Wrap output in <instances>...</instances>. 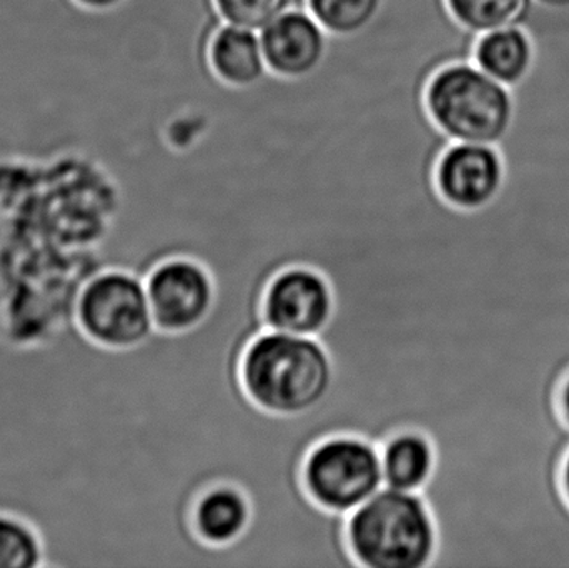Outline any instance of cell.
<instances>
[{
  "instance_id": "6da1fadb",
  "label": "cell",
  "mask_w": 569,
  "mask_h": 568,
  "mask_svg": "<svg viewBox=\"0 0 569 568\" xmlns=\"http://www.w3.org/2000/svg\"><path fill=\"white\" fill-rule=\"evenodd\" d=\"M333 362L318 337L267 329L242 362L250 399L270 413L298 416L317 409L333 386Z\"/></svg>"
},
{
  "instance_id": "7a4b0ae2",
  "label": "cell",
  "mask_w": 569,
  "mask_h": 568,
  "mask_svg": "<svg viewBox=\"0 0 569 568\" xmlns=\"http://www.w3.org/2000/svg\"><path fill=\"white\" fill-rule=\"evenodd\" d=\"M423 106L448 142L500 146L515 122L513 89L485 73L473 60H453L428 76Z\"/></svg>"
},
{
  "instance_id": "3957f363",
  "label": "cell",
  "mask_w": 569,
  "mask_h": 568,
  "mask_svg": "<svg viewBox=\"0 0 569 568\" xmlns=\"http://www.w3.org/2000/svg\"><path fill=\"white\" fill-rule=\"evenodd\" d=\"M70 329L100 356H127L157 332L142 277L120 263H100L77 289Z\"/></svg>"
},
{
  "instance_id": "277c9868",
  "label": "cell",
  "mask_w": 569,
  "mask_h": 568,
  "mask_svg": "<svg viewBox=\"0 0 569 568\" xmlns=\"http://www.w3.org/2000/svg\"><path fill=\"white\" fill-rule=\"evenodd\" d=\"M348 546L360 568H430L437 524L420 492L383 487L348 516Z\"/></svg>"
},
{
  "instance_id": "5b68a950",
  "label": "cell",
  "mask_w": 569,
  "mask_h": 568,
  "mask_svg": "<svg viewBox=\"0 0 569 568\" xmlns=\"http://www.w3.org/2000/svg\"><path fill=\"white\" fill-rule=\"evenodd\" d=\"M301 477L318 506L350 516L385 487L380 447L357 436L328 437L308 452Z\"/></svg>"
},
{
  "instance_id": "8992f818",
  "label": "cell",
  "mask_w": 569,
  "mask_h": 568,
  "mask_svg": "<svg viewBox=\"0 0 569 568\" xmlns=\"http://www.w3.org/2000/svg\"><path fill=\"white\" fill-rule=\"evenodd\" d=\"M143 282L159 332H187L212 312L216 286L209 270L196 260H166Z\"/></svg>"
},
{
  "instance_id": "52a82bcc",
  "label": "cell",
  "mask_w": 569,
  "mask_h": 568,
  "mask_svg": "<svg viewBox=\"0 0 569 568\" xmlns=\"http://www.w3.org/2000/svg\"><path fill=\"white\" fill-rule=\"evenodd\" d=\"M333 310L330 282L308 267H290L280 272L263 297L267 329L295 336H320Z\"/></svg>"
},
{
  "instance_id": "ba28073f",
  "label": "cell",
  "mask_w": 569,
  "mask_h": 568,
  "mask_svg": "<svg viewBox=\"0 0 569 568\" xmlns=\"http://www.w3.org/2000/svg\"><path fill=\"white\" fill-rule=\"evenodd\" d=\"M433 180L448 206L483 209L497 199L503 187V153L497 146L450 142L435 163Z\"/></svg>"
},
{
  "instance_id": "9c48e42d",
  "label": "cell",
  "mask_w": 569,
  "mask_h": 568,
  "mask_svg": "<svg viewBox=\"0 0 569 568\" xmlns=\"http://www.w3.org/2000/svg\"><path fill=\"white\" fill-rule=\"evenodd\" d=\"M270 73L283 80L317 76L328 60L331 36L308 10L290 9L260 33Z\"/></svg>"
},
{
  "instance_id": "30bf717a",
  "label": "cell",
  "mask_w": 569,
  "mask_h": 568,
  "mask_svg": "<svg viewBox=\"0 0 569 568\" xmlns=\"http://www.w3.org/2000/svg\"><path fill=\"white\" fill-rule=\"evenodd\" d=\"M210 72L227 89L249 90L269 79L262 40L256 30L223 23L207 42Z\"/></svg>"
},
{
  "instance_id": "8fae6325",
  "label": "cell",
  "mask_w": 569,
  "mask_h": 568,
  "mask_svg": "<svg viewBox=\"0 0 569 568\" xmlns=\"http://www.w3.org/2000/svg\"><path fill=\"white\" fill-rule=\"evenodd\" d=\"M252 506L239 487L219 484L207 489L193 506L192 522L197 536L210 546L237 542L249 529Z\"/></svg>"
},
{
  "instance_id": "7c38bea8",
  "label": "cell",
  "mask_w": 569,
  "mask_h": 568,
  "mask_svg": "<svg viewBox=\"0 0 569 568\" xmlns=\"http://www.w3.org/2000/svg\"><path fill=\"white\" fill-rule=\"evenodd\" d=\"M535 42L527 27H510L480 36L471 60L488 76L510 89H517L535 66Z\"/></svg>"
},
{
  "instance_id": "4fadbf2b",
  "label": "cell",
  "mask_w": 569,
  "mask_h": 568,
  "mask_svg": "<svg viewBox=\"0 0 569 568\" xmlns=\"http://www.w3.org/2000/svg\"><path fill=\"white\" fill-rule=\"evenodd\" d=\"M385 487L421 492L435 470V447L425 434L403 430L380 447Z\"/></svg>"
},
{
  "instance_id": "5bb4252c",
  "label": "cell",
  "mask_w": 569,
  "mask_h": 568,
  "mask_svg": "<svg viewBox=\"0 0 569 568\" xmlns=\"http://www.w3.org/2000/svg\"><path fill=\"white\" fill-rule=\"evenodd\" d=\"M458 27L480 37L495 30L525 27L537 0H443Z\"/></svg>"
},
{
  "instance_id": "9a60e30c",
  "label": "cell",
  "mask_w": 569,
  "mask_h": 568,
  "mask_svg": "<svg viewBox=\"0 0 569 568\" xmlns=\"http://www.w3.org/2000/svg\"><path fill=\"white\" fill-rule=\"evenodd\" d=\"M46 536L36 520L0 507V568H40L49 564Z\"/></svg>"
},
{
  "instance_id": "2e32d148",
  "label": "cell",
  "mask_w": 569,
  "mask_h": 568,
  "mask_svg": "<svg viewBox=\"0 0 569 568\" xmlns=\"http://www.w3.org/2000/svg\"><path fill=\"white\" fill-rule=\"evenodd\" d=\"M308 12L337 39H353L380 19L387 0H305Z\"/></svg>"
},
{
  "instance_id": "e0dca14e",
  "label": "cell",
  "mask_w": 569,
  "mask_h": 568,
  "mask_svg": "<svg viewBox=\"0 0 569 568\" xmlns=\"http://www.w3.org/2000/svg\"><path fill=\"white\" fill-rule=\"evenodd\" d=\"M223 23L263 30L291 9L293 0H212Z\"/></svg>"
},
{
  "instance_id": "ac0fdd59",
  "label": "cell",
  "mask_w": 569,
  "mask_h": 568,
  "mask_svg": "<svg viewBox=\"0 0 569 568\" xmlns=\"http://www.w3.org/2000/svg\"><path fill=\"white\" fill-rule=\"evenodd\" d=\"M72 7L92 16H106L126 6L127 0H69Z\"/></svg>"
},
{
  "instance_id": "d6986e66",
  "label": "cell",
  "mask_w": 569,
  "mask_h": 568,
  "mask_svg": "<svg viewBox=\"0 0 569 568\" xmlns=\"http://www.w3.org/2000/svg\"><path fill=\"white\" fill-rule=\"evenodd\" d=\"M561 412H563L565 420L569 426V377L565 382L563 390H561Z\"/></svg>"
},
{
  "instance_id": "ffe728a7",
  "label": "cell",
  "mask_w": 569,
  "mask_h": 568,
  "mask_svg": "<svg viewBox=\"0 0 569 568\" xmlns=\"http://www.w3.org/2000/svg\"><path fill=\"white\" fill-rule=\"evenodd\" d=\"M538 6L548 7V9H561L568 7L569 0H537Z\"/></svg>"
},
{
  "instance_id": "44dd1931",
  "label": "cell",
  "mask_w": 569,
  "mask_h": 568,
  "mask_svg": "<svg viewBox=\"0 0 569 568\" xmlns=\"http://www.w3.org/2000/svg\"><path fill=\"white\" fill-rule=\"evenodd\" d=\"M563 484H565V492H567V496L569 499V454L567 457V462H565Z\"/></svg>"
}]
</instances>
